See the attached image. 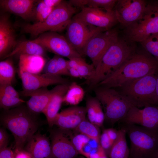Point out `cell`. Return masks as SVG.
<instances>
[{"label":"cell","mask_w":158,"mask_h":158,"mask_svg":"<svg viewBox=\"0 0 158 158\" xmlns=\"http://www.w3.org/2000/svg\"><path fill=\"white\" fill-rule=\"evenodd\" d=\"M32 40L42 46L47 50L69 59L82 57L73 48L66 37L57 32H46Z\"/></svg>","instance_id":"8fae6325"},{"label":"cell","mask_w":158,"mask_h":158,"mask_svg":"<svg viewBox=\"0 0 158 158\" xmlns=\"http://www.w3.org/2000/svg\"><path fill=\"white\" fill-rule=\"evenodd\" d=\"M24 149L30 154L32 158H52L51 143L49 138L39 132L31 137Z\"/></svg>","instance_id":"d6986e66"},{"label":"cell","mask_w":158,"mask_h":158,"mask_svg":"<svg viewBox=\"0 0 158 158\" xmlns=\"http://www.w3.org/2000/svg\"><path fill=\"white\" fill-rule=\"evenodd\" d=\"M116 0H71V4L77 8L85 7L99 8L108 11L114 10Z\"/></svg>","instance_id":"83f0119b"},{"label":"cell","mask_w":158,"mask_h":158,"mask_svg":"<svg viewBox=\"0 0 158 158\" xmlns=\"http://www.w3.org/2000/svg\"><path fill=\"white\" fill-rule=\"evenodd\" d=\"M85 92L83 88L75 82L71 83L65 95L63 102L67 104L76 106L83 99Z\"/></svg>","instance_id":"f546056e"},{"label":"cell","mask_w":158,"mask_h":158,"mask_svg":"<svg viewBox=\"0 0 158 158\" xmlns=\"http://www.w3.org/2000/svg\"><path fill=\"white\" fill-rule=\"evenodd\" d=\"M22 93L30 97L26 102L27 107L31 112L36 114L42 113L51 99L52 91L44 87L32 91H23Z\"/></svg>","instance_id":"7402d4cb"},{"label":"cell","mask_w":158,"mask_h":158,"mask_svg":"<svg viewBox=\"0 0 158 158\" xmlns=\"http://www.w3.org/2000/svg\"><path fill=\"white\" fill-rule=\"evenodd\" d=\"M25 101L20 97L0 94V107L5 110L10 109L22 105Z\"/></svg>","instance_id":"d590c367"},{"label":"cell","mask_w":158,"mask_h":158,"mask_svg":"<svg viewBox=\"0 0 158 158\" xmlns=\"http://www.w3.org/2000/svg\"><path fill=\"white\" fill-rule=\"evenodd\" d=\"M44 69L45 73L61 76H69L67 60L56 55L46 63Z\"/></svg>","instance_id":"4316f807"},{"label":"cell","mask_w":158,"mask_h":158,"mask_svg":"<svg viewBox=\"0 0 158 158\" xmlns=\"http://www.w3.org/2000/svg\"><path fill=\"white\" fill-rule=\"evenodd\" d=\"M62 1L61 0H42L43 2L47 6L53 8L58 5Z\"/></svg>","instance_id":"7bdbcfd3"},{"label":"cell","mask_w":158,"mask_h":158,"mask_svg":"<svg viewBox=\"0 0 158 158\" xmlns=\"http://www.w3.org/2000/svg\"><path fill=\"white\" fill-rule=\"evenodd\" d=\"M77 12V8L62 0L44 21L25 24L22 27V32L32 36L48 32H61L66 29Z\"/></svg>","instance_id":"5b68a950"},{"label":"cell","mask_w":158,"mask_h":158,"mask_svg":"<svg viewBox=\"0 0 158 158\" xmlns=\"http://www.w3.org/2000/svg\"><path fill=\"white\" fill-rule=\"evenodd\" d=\"M21 79L23 91H32L47 87L52 85L69 84L68 80L61 76L47 73L34 74L27 72L19 74Z\"/></svg>","instance_id":"2e32d148"},{"label":"cell","mask_w":158,"mask_h":158,"mask_svg":"<svg viewBox=\"0 0 158 158\" xmlns=\"http://www.w3.org/2000/svg\"><path fill=\"white\" fill-rule=\"evenodd\" d=\"M156 104L158 106V74L157 75L156 79Z\"/></svg>","instance_id":"f6af8a7d"},{"label":"cell","mask_w":158,"mask_h":158,"mask_svg":"<svg viewBox=\"0 0 158 158\" xmlns=\"http://www.w3.org/2000/svg\"><path fill=\"white\" fill-rule=\"evenodd\" d=\"M69 76L75 78H81L77 71L74 68H68Z\"/></svg>","instance_id":"ee69618b"},{"label":"cell","mask_w":158,"mask_h":158,"mask_svg":"<svg viewBox=\"0 0 158 158\" xmlns=\"http://www.w3.org/2000/svg\"><path fill=\"white\" fill-rule=\"evenodd\" d=\"M89 158H108L105 151L99 145L95 149L90 152Z\"/></svg>","instance_id":"f35d334b"},{"label":"cell","mask_w":158,"mask_h":158,"mask_svg":"<svg viewBox=\"0 0 158 158\" xmlns=\"http://www.w3.org/2000/svg\"><path fill=\"white\" fill-rule=\"evenodd\" d=\"M118 130L113 128L104 129L101 134L99 145L107 155H109L111 149L116 140Z\"/></svg>","instance_id":"d6a6232c"},{"label":"cell","mask_w":158,"mask_h":158,"mask_svg":"<svg viewBox=\"0 0 158 158\" xmlns=\"http://www.w3.org/2000/svg\"><path fill=\"white\" fill-rule=\"evenodd\" d=\"M120 121L124 124L139 125L149 129H158V106H149L142 109L133 107Z\"/></svg>","instance_id":"5bb4252c"},{"label":"cell","mask_w":158,"mask_h":158,"mask_svg":"<svg viewBox=\"0 0 158 158\" xmlns=\"http://www.w3.org/2000/svg\"><path fill=\"white\" fill-rule=\"evenodd\" d=\"M126 132L122 127L118 130L117 138L110 151L109 158H128L130 149L126 139Z\"/></svg>","instance_id":"484cf974"},{"label":"cell","mask_w":158,"mask_h":158,"mask_svg":"<svg viewBox=\"0 0 158 158\" xmlns=\"http://www.w3.org/2000/svg\"><path fill=\"white\" fill-rule=\"evenodd\" d=\"M158 74V62L154 57L146 51L135 52L118 70L97 86L121 87L130 81Z\"/></svg>","instance_id":"6da1fadb"},{"label":"cell","mask_w":158,"mask_h":158,"mask_svg":"<svg viewBox=\"0 0 158 158\" xmlns=\"http://www.w3.org/2000/svg\"><path fill=\"white\" fill-rule=\"evenodd\" d=\"M86 114L85 107L76 106L69 107L58 113L54 120V125L66 130L75 129L86 119Z\"/></svg>","instance_id":"e0dca14e"},{"label":"cell","mask_w":158,"mask_h":158,"mask_svg":"<svg viewBox=\"0 0 158 158\" xmlns=\"http://www.w3.org/2000/svg\"><path fill=\"white\" fill-rule=\"evenodd\" d=\"M46 64L44 57L38 56L22 55L19 56V74L27 72L40 74Z\"/></svg>","instance_id":"cb8c5ba5"},{"label":"cell","mask_w":158,"mask_h":158,"mask_svg":"<svg viewBox=\"0 0 158 158\" xmlns=\"http://www.w3.org/2000/svg\"><path fill=\"white\" fill-rule=\"evenodd\" d=\"M93 90L103 107L105 119L112 124L120 121L135 107L125 96L113 88L97 86Z\"/></svg>","instance_id":"8992f818"},{"label":"cell","mask_w":158,"mask_h":158,"mask_svg":"<svg viewBox=\"0 0 158 158\" xmlns=\"http://www.w3.org/2000/svg\"><path fill=\"white\" fill-rule=\"evenodd\" d=\"M15 71L13 62L10 59L0 62V85H12L15 78Z\"/></svg>","instance_id":"4dcf8cb0"},{"label":"cell","mask_w":158,"mask_h":158,"mask_svg":"<svg viewBox=\"0 0 158 158\" xmlns=\"http://www.w3.org/2000/svg\"><path fill=\"white\" fill-rule=\"evenodd\" d=\"M155 158H158V150Z\"/></svg>","instance_id":"bcb514c9"},{"label":"cell","mask_w":158,"mask_h":158,"mask_svg":"<svg viewBox=\"0 0 158 158\" xmlns=\"http://www.w3.org/2000/svg\"><path fill=\"white\" fill-rule=\"evenodd\" d=\"M0 94L15 97H20L19 94L11 85H0Z\"/></svg>","instance_id":"74e56055"},{"label":"cell","mask_w":158,"mask_h":158,"mask_svg":"<svg viewBox=\"0 0 158 158\" xmlns=\"http://www.w3.org/2000/svg\"><path fill=\"white\" fill-rule=\"evenodd\" d=\"M86 104L89 121L99 127L102 126L105 115L99 101L95 97L89 96L86 98Z\"/></svg>","instance_id":"d4e9b609"},{"label":"cell","mask_w":158,"mask_h":158,"mask_svg":"<svg viewBox=\"0 0 158 158\" xmlns=\"http://www.w3.org/2000/svg\"><path fill=\"white\" fill-rule=\"evenodd\" d=\"M8 143V134L3 128L0 129V150L7 147Z\"/></svg>","instance_id":"ab89813d"},{"label":"cell","mask_w":158,"mask_h":158,"mask_svg":"<svg viewBox=\"0 0 158 158\" xmlns=\"http://www.w3.org/2000/svg\"><path fill=\"white\" fill-rule=\"evenodd\" d=\"M118 35L117 31L114 29L96 33L85 44L83 50V55L90 58L95 68L104 53L118 39Z\"/></svg>","instance_id":"9c48e42d"},{"label":"cell","mask_w":158,"mask_h":158,"mask_svg":"<svg viewBox=\"0 0 158 158\" xmlns=\"http://www.w3.org/2000/svg\"><path fill=\"white\" fill-rule=\"evenodd\" d=\"M70 138L72 142L78 153L84 155V148L89 143L90 139L86 135L80 133L72 137L70 136Z\"/></svg>","instance_id":"8d00e7d4"},{"label":"cell","mask_w":158,"mask_h":158,"mask_svg":"<svg viewBox=\"0 0 158 158\" xmlns=\"http://www.w3.org/2000/svg\"><path fill=\"white\" fill-rule=\"evenodd\" d=\"M47 50L41 45L32 40L19 41L17 43L12 50L4 58H9L14 55H28L41 56L46 55Z\"/></svg>","instance_id":"603a6c76"},{"label":"cell","mask_w":158,"mask_h":158,"mask_svg":"<svg viewBox=\"0 0 158 158\" xmlns=\"http://www.w3.org/2000/svg\"><path fill=\"white\" fill-rule=\"evenodd\" d=\"M54 8L47 6L42 0L38 1L34 8L32 20L35 21L34 23L43 21L50 14Z\"/></svg>","instance_id":"836d02e7"},{"label":"cell","mask_w":158,"mask_h":158,"mask_svg":"<svg viewBox=\"0 0 158 158\" xmlns=\"http://www.w3.org/2000/svg\"><path fill=\"white\" fill-rule=\"evenodd\" d=\"M15 33L8 16L1 14L0 17V57L8 54L17 43Z\"/></svg>","instance_id":"ac0fdd59"},{"label":"cell","mask_w":158,"mask_h":158,"mask_svg":"<svg viewBox=\"0 0 158 158\" xmlns=\"http://www.w3.org/2000/svg\"><path fill=\"white\" fill-rule=\"evenodd\" d=\"M37 1L34 0H1L0 4L6 11L27 20H32L34 8Z\"/></svg>","instance_id":"44dd1931"},{"label":"cell","mask_w":158,"mask_h":158,"mask_svg":"<svg viewBox=\"0 0 158 158\" xmlns=\"http://www.w3.org/2000/svg\"><path fill=\"white\" fill-rule=\"evenodd\" d=\"M66 38L73 48L82 56L84 48L96 33L106 30L90 25L73 16L66 28Z\"/></svg>","instance_id":"30bf717a"},{"label":"cell","mask_w":158,"mask_h":158,"mask_svg":"<svg viewBox=\"0 0 158 158\" xmlns=\"http://www.w3.org/2000/svg\"><path fill=\"white\" fill-rule=\"evenodd\" d=\"M13 152V158H32L30 154L24 149H15Z\"/></svg>","instance_id":"60d3db41"},{"label":"cell","mask_w":158,"mask_h":158,"mask_svg":"<svg viewBox=\"0 0 158 158\" xmlns=\"http://www.w3.org/2000/svg\"><path fill=\"white\" fill-rule=\"evenodd\" d=\"M70 83L57 85L52 89V96L42 112L46 116L48 124L50 127L54 125V120L63 103V97Z\"/></svg>","instance_id":"ffe728a7"},{"label":"cell","mask_w":158,"mask_h":158,"mask_svg":"<svg viewBox=\"0 0 158 158\" xmlns=\"http://www.w3.org/2000/svg\"><path fill=\"white\" fill-rule=\"evenodd\" d=\"M13 152L10 147L0 150V158H13Z\"/></svg>","instance_id":"b9f144b4"},{"label":"cell","mask_w":158,"mask_h":158,"mask_svg":"<svg viewBox=\"0 0 158 158\" xmlns=\"http://www.w3.org/2000/svg\"><path fill=\"white\" fill-rule=\"evenodd\" d=\"M132 43L127 39L118 37L110 46L95 68L92 75L86 81L89 90H92L99 83L112 75L135 52Z\"/></svg>","instance_id":"7a4b0ae2"},{"label":"cell","mask_w":158,"mask_h":158,"mask_svg":"<svg viewBox=\"0 0 158 158\" xmlns=\"http://www.w3.org/2000/svg\"><path fill=\"white\" fill-rule=\"evenodd\" d=\"M157 75H148L128 82L120 87V93L138 108L157 105Z\"/></svg>","instance_id":"52a82bcc"},{"label":"cell","mask_w":158,"mask_h":158,"mask_svg":"<svg viewBox=\"0 0 158 158\" xmlns=\"http://www.w3.org/2000/svg\"><path fill=\"white\" fill-rule=\"evenodd\" d=\"M130 141L128 158H155L158 150V128L124 124Z\"/></svg>","instance_id":"277c9868"},{"label":"cell","mask_w":158,"mask_h":158,"mask_svg":"<svg viewBox=\"0 0 158 158\" xmlns=\"http://www.w3.org/2000/svg\"><path fill=\"white\" fill-rule=\"evenodd\" d=\"M68 68H75L81 78L88 80L92 75L95 67L92 64L87 63L82 57L72 58L67 60Z\"/></svg>","instance_id":"f1b7e54d"},{"label":"cell","mask_w":158,"mask_h":158,"mask_svg":"<svg viewBox=\"0 0 158 158\" xmlns=\"http://www.w3.org/2000/svg\"><path fill=\"white\" fill-rule=\"evenodd\" d=\"M1 124L13 135L15 149H23L25 145L37 131L39 126L35 114L27 107L20 105L5 111L0 117Z\"/></svg>","instance_id":"3957f363"},{"label":"cell","mask_w":158,"mask_h":158,"mask_svg":"<svg viewBox=\"0 0 158 158\" xmlns=\"http://www.w3.org/2000/svg\"><path fill=\"white\" fill-rule=\"evenodd\" d=\"M140 43L145 51L158 62V34L149 36Z\"/></svg>","instance_id":"e575fe53"},{"label":"cell","mask_w":158,"mask_h":158,"mask_svg":"<svg viewBox=\"0 0 158 158\" xmlns=\"http://www.w3.org/2000/svg\"><path fill=\"white\" fill-rule=\"evenodd\" d=\"M147 1L143 0H118L114 8L117 21L126 28L142 16Z\"/></svg>","instance_id":"7c38bea8"},{"label":"cell","mask_w":158,"mask_h":158,"mask_svg":"<svg viewBox=\"0 0 158 158\" xmlns=\"http://www.w3.org/2000/svg\"><path fill=\"white\" fill-rule=\"evenodd\" d=\"M75 129L80 133L86 135L90 140L95 141L99 144L101 134L99 127L86 119L83 121Z\"/></svg>","instance_id":"1f68e13d"},{"label":"cell","mask_w":158,"mask_h":158,"mask_svg":"<svg viewBox=\"0 0 158 158\" xmlns=\"http://www.w3.org/2000/svg\"><path fill=\"white\" fill-rule=\"evenodd\" d=\"M68 130L59 128L50 131L52 158H75L78 154Z\"/></svg>","instance_id":"9a60e30c"},{"label":"cell","mask_w":158,"mask_h":158,"mask_svg":"<svg viewBox=\"0 0 158 158\" xmlns=\"http://www.w3.org/2000/svg\"><path fill=\"white\" fill-rule=\"evenodd\" d=\"M74 16L89 25L106 30L111 29L118 22L114 10L101 8L85 7Z\"/></svg>","instance_id":"4fadbf2b"},{"label":"cell","mask_w":158,"mask_h":158,"mask_svg":"<svg viewBox=\"0 0 158 158\" xmlns=\"http://www.w3.org/2000/svg\"><path fill=\"white\" fill-rule=\"evenodd\" d=\"M126 33L129 41L140 43L151 35L158 34V0L147 1L142 16L126 28Z\"/></svg>","instance_id":"ba28073f"}]
</instances>
